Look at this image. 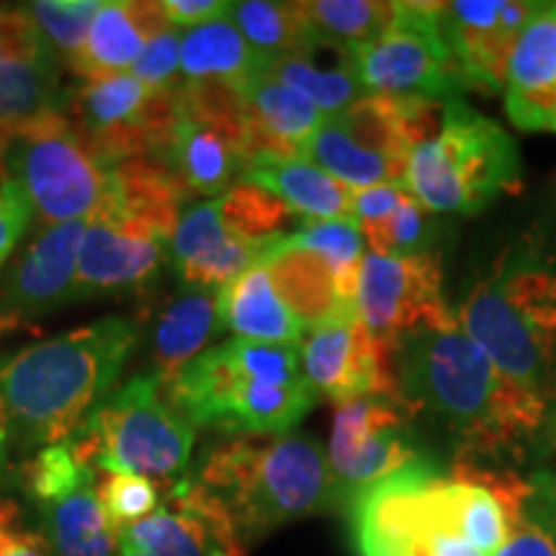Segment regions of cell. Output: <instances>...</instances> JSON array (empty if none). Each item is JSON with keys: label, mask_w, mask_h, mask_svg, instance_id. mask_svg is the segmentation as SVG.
<instances>
[{"label": "cell", "mask_w": 556, "mask_h": 556, "mask_svg": "<svg viewBox=\"0 0 556 556\" xmlns=\"http://www.w3.org/2000/svg\"><path fill=\"white\" fill-rule=\"evenodd\" d=\"M392 358L400 402L456 443L458 462L516 451L544 426V402L507 379L458 325L397 340Z\"/></svg>", "instance_id": "6da1fadb"}, {"label": "cell", "mask_w": 556, "mask_h": 556, "mask_svg": "<svg viewBox=\"0 0 556 556\" xmlns=\"http://www.w3.org/2000/svg\"><path fill=\"white\" fill-rule=\"evenodd\" d=\"M137 343V323L103 317L0 353V409L13 441L24 451L70 441L119 379Z\"/></svg>", "instance_id": "7a4b0ae2"}, {"label": "cell", "mask_w": 556, "mask_h": 556, "mask_svg": "<svg viewBox=\"0 0 556 556\" xmlns=\"http://www.w3.org/2000/svg\"><path fill=\"white\" fill-rule=\"evenodd\" d=\"M163 397L193 428L276 438L304 420L317 392L302 374L299 345L232 338L165 381Z\"/></svg>", "instance_id": "3957f363"}, {"label": "cell", "mask_w": 556, "mask_h": 556, "mask_svg": "<svg viewBox=\"0 0 556 556\" xmlns=\"http://www.w3.org/2000/svg\"><path fill=\"white\" fill-rule=\"evenodd\" d=\"M189 199L157 160L116 165L109 197L88 217L80 242L78 302L150 289L170 261Z\"/></svg>", "instance_id": "277c9868"}, {"label": "cell", "mask_w": 556, "mask_h": 556, "mask_svg": "<svg viewBox=\"0 0 556 556\" xmlns=\"http://www.w3.org/2000/svg\"><path fill=\"white\" fill-rule=\"evenodd\" d=\"M458 328L507 379L548 407L556 397V270L516 255L471 287L456 309Z\"/></svg>", "instance_id": "5b68a950"}, {"label": "cell", "mask_w": 556, "mask_h": 556, "mask_svg": "<svg viewBox=\"0 0 556 556\" xmlns=\"http://www.w3.org/2000/svg\"><path fill=\"white\" fill-rule=\"evenodd\" d=\"M197 479L227 507L245 541L336 507L328 454L312 435L222 443L204 456Z\"/></svg>", "instance_id": "8992f818"}, {"label": "cell", "mask_w": 556, "mask_h": 556, "mask_svg": "<svg viewBox=\"0 0 556 556\" xmlns=\"http://www.w3.org/2000/svg\"><path fill=\"white\" fill-rule=\"evenodd\" d=\"M523 168L516 139L464 99L446 101L430 137L413 150L405 189L433 214L482 212L518 189Z\"/></svg>", "instance_id": "52a82bcc"}, {"label": "cell", "mask_w": 556, "mask_h": 556, "mask_svg": "<svg viewBox=\"0 0 556 556\" xmlns=\"http://www.w3.org/2000/svg\"><path fill=\"white\" fill-rule=\"evenodd\" d=\"M193 441L197 428L168 405L163 381L148 371L103 397L67 443L83 467L168 486L189 467Z\"/></svg>", "instance_id": "ba28073f"}, {"label": "cell", "mask_w": 556, "mask_h": 556, "mask_svg": "<svg viewBox=\"0 0 556 556\" xmlns=\"http://www.w3.org/2000/svg\"><path fill=\"white\" fill-rule=\"evenodd\" d=\"M294 214L268 191L238 184L222 197L186 208L170 240V266L180 289L214 291L266 255L291 232Z\"/></svg>", "instance_id": "9c48e42d"}, {"label": "cell", "mask_w": 556, "mask_h": 556, "mask_svg": "<svg viewBox=\"0 0 556 556\" xmlns=\"http://www.w3.org/2000/svg\"><path fill=\"white\" fill-rule=\"evenodd\" d=\"M0 176L31 201L41 225L88 219L109 197L114 168L80 142L62 109L0 129Z\"/></svg>", "instance_id": "30bf717a"}, {"label": "cell", "mask_w": 556, "mask_h": 556, "mask_svg": "<svg viewBox=\"0 0 556 556\" xmlns=\"http://www.w3.org/2000/svg\"><path fill=\"white\" fill-rule=\"evenodd\" d=\"M441 106L366 96L343 114L325 116L304 150V160L353 191L405 184L409 155L435 131Z\"/></svg>", "instance_id": "8fae6325"}, {"label": "cell", "mask_w": 556, "mask_h": 556, "mask_svg": "<svg viewBox=\"0 0 556 556\" xmlns=\"http://www.w3.org/2000/svg\"><path fill=\"white\" fill-rule=\"evenodd\" d=\"M253 157L240 96L225 83H184L160 163L189 197H222L242 184Z\"/></svg>", "instance_id": "7c38bea8"}, {"label": "cell", "mask_w": 556, "mask_h": 556, "mask_svg": "<svg viewBox=\"0 0 556 556\" xmlns=\"http://www.w3.org/2000/svg\"><path fill=\"white\" fill-rule=\"evenodd\" d=\"M178 88L152 90L129 73L103 75L65 96L62 114L109 168L131 160L160 163L176 122Z\"/></svg>", "instance_id": "4fadbf2b"}, {"label": "cell", "mask_w": 556, "mask_h": 556, "mask_svg": "<svg viewBox=\"0 0 556 556\" xmlns=\"http://www.w3.org/2000/svg\"><path fill=\"white\" fill-rule=\"evenodd\" d=\"M351 54L368 96L446 103L467 90L441 29V3H397L392 24Z\"/></svg>", "instance_id": "5bb4252c"}, {"label": "cell", "mask_w": 556, "mask_h": 556, "mask_svg": "<svg viewBox=\"0 0 556 556\" xmlns=\"http://www.w3.org/2000/svg\"><path fill=\"white\" fill-rule=\"evenodd\" d=\"M353 307L366 330L389 348L415 332L458 325L456 312L443 294V266L438 253H366Z\"/></svg>", "instance_id": "9a60e30c"}, {"label": "cell", "mask_w": 556, "mask_h": 556, "mask_svg": "<svg viewBox=\"0 0 556 556\" xmlns=\"http://www.w3.org/2000/svg\"><path fill=\"white\" fill-rule=\"evenodd\" d=\"M417 456L420 451L415 446L413 415L397 394H377L338 405L328 448L336 507H343L358 490Z\"/></svg>", "instance_id": "2e32d148"}, {"label": "cell", "mask_w": 556, "mask_h": 556, "mask_svg": "<svg viewBox=\"0 0 556 556\" xmlns=\"http://www.w3.org/2000/svg\"><path fill=\"white\" fill-rule=\"evenodd\" d=\"M443 475L420 454L392 475L364 486L343 505L356 556H415L426 528L428 495Z\"/></svg>", "instance_id": "e0dca14e"}, {"label": "cell", "mask_w": 556, "mask_h": 556, "mask_svg": "<svg viewBox=\"0 0 556 556\" xmlns=\"http://www.w3.org/2000/svg\"><path fill=\"white\" fill-rule=\"evenodd\" d=\"M299 364L317 397L323 394L338 405L397 394L392 348L368 332L356 312L309 330V338L299 345Z\"/></svg>", "instance_id": "ac0fdd59"}, {"label": "cell", "mask_w": 556, "mask_h": 556, "mask_svg": "<svg viewBox=\"0 0 556 556\" xmlns=\"http://www.w3.org/2000/svg\"><path fill=\"white\" fill-rule=\"evenodd\" d=\"M144 556H245L248 541L227 507L197 477H180L163 490L150 518L122 533Z\"/></svg>", "instance_id": "d6986e66"}, {"label": "cell", "mask_w": 556, "mask_h": 556, "mask_svg": "<svg viewBox=\"0 0 556 556\" xmlns=\"http://www.w3.org/2000/svg\"><path fill=\"white\" fill-rule=\"evenodd\" d=\"M539 3L531 0H454L441 3V29L467 90L503 93L507 60Z\"/></svg>", "instance_id": "ffe728a7"}, {"label": "cell", "mask_w": 556, "mask_h": 556, "mask_svg": "<svg viewBox=\"0 0 556 556\" xmlns=\"http://www.w3.org/2000/svg\"><path fill=\"white\" fill-rule=\"evenodd\" d=\"M88 219L41 225L0 281V332L21 319L78 302V258Z\"/></svg>", "instance_id": "44dd1931"}, {"label": "cell", "mask_w": 556, "mask_h": 556, "mask_svg": "<svg viewBox=\"0 0 556 556\" xmlns=\"http://www.w3.org/2000/svg\"><path fill=\"white\" fill-rule=\"evenodd\" d=\"M507 119L523 131H556V3H539L505 73Z\"/></svg>", "instance_id": "7402d4cb"}, {"label": "cell", "mask_w": 556, "mask_h": 556, "mask_svg": "<svg viewBox=\"0 0 556 556\" xmlns=\"http://www.w3.org/2000/svg\"><path fill=\"white\" fill-rule=\"evenodd\" d=\"M238 96L253 157H304L312 135L325 119L315 103L263 70L240 83Z\"/></svg>", "instance_id": "603a6c76"}, {"label": "cell", "mask_w": 556, "mask_h": 556, "mask_svg": "<svg viewBox=\"0 0 556 556\" xmlns=\"http://www.w3.org/2000/svg\"><path fill=\"white\" fill-rule=\"evenodd\" d=\"M222 330L225 328L214 291L180 289L178 294L163 299L150 315L144 332L150 374H155L163 384L170 381L201 356Z\"/></svg>", "instance_id": "cb8c5ba5"}, {"label": "cell", "mask_w": 556, "mask_h": 556, "mask_svg": "<svg viewBox=\"0 0 556 556\" xmlns=\"http://www.w3.org/2000/svg\"><path fill=\"white\" fill-rule=\"evenodd\" d=\"M165 29H170V21L163 3H103L90 24L86 47L73 65L75 75L93 80L129 73L148 41Z\"/></svg>", "instance_id": "d4e9b609"}, {"label": "cell", "mask_w": 556, "mask_h": 556, "mask_svg": "<svg viewBox=\"0 0 556 556\" xmlns=\"http://www.w3.org/2000/svg\"><path fill=\"white\" fill-rule=\"evenodd\" d=\"M242 184H253L268 191L294 217H302L304 222H351L353 189L304 157L255 155L248 163Z\"/></svg>", "instance_id": "484cf974"}, {"label": "cell", "mask_w": 556, "mask_h": 556, "mask_svg": "<svg viewBox=\"0 0 556 556\" xmlns=\"http://www.w3.org/2000/svg\"><path fill=\"white\" fill-rule=\"evenodd\" d=\"M222 328L250 343L302 345L304 328L274 287L266 266H253L217 294Z\"/></svg>", "instance_id": "4316f807"}, {"label": "cell", "mask_w": 556, "mask_h": 556, "mask_svg": "<svg viewBox=\"0 0 556 556\" xmlns=\"http://www.w3.org/2000/svg\"><path fill=\"white\" fill-rule=\"evenodd\" d=\"M261 266H266L276 291L294 312L304 330H315L330 319L356 312V307L340 294L336 274L328 263L307 250L287 248L283 242H278Z\"/></svg>", "instance_id": "83f0119b"}, {"label": "cell", "mask_w": 556, "mask_h": 556, "mask_svg": "<svg viewBox=\"0 0 556 556\" xmlns=\"http://www.w3.org/2000/svg\"><path fill=\"white\" fill-rule=\"evenodd\" d=\"M45 533L54 556H119L122 533L96 495V475L50 505H41Z\"/></svg>", "instance_id": "f1b7e54d"}, {"label": "cell", "mask_w": 556, "mask_h": 556, "mask_svg": "<svg viewBox=\"0 0 556 556\" xmlns=\"http://www.w3.org/2000/svg\"><path fill=\"white\" fill-rule=\"evenodd\" d=\"M323 54L325 45L317 41L304 52L268 60L263 73L283 83V86L299 90L325 116H336L366 99L368 93L358 78L351 52L340 50L330 62H323Z\"/></svg>", "instance_id": "f546056e"}, {"label": "cell", "mask_w": 556, "mask_h": 556, "mask_svg": "<svg viewBox=\"0 0 556 556\" xmlns=\"http://www.w3.org/2000/svg\"><path fill=\"white\" fill-rule=\"evenodd\" d=\"M227 16L180 34V75L186 83H225L238 88L266 67Z\"/></svg>", "instance_id": "4dcf8cb0"}, {"label": "cell", "mask_w": 556, "mask_h": 556, "mask_svg": "<svg viewBox=\"0 0 556 556\" xmlns=\"http://www.w3.org/2000/svg\"><path fill=\"white\" fill-rule=\"evenodd\" d=\"M60 90V58L52 50L0 60V129L62 109Z\"/></svg>", "instance_id": "1f68e13d"}, {"label": "cell", "mask_w": 556, "mask_h": 556, "mask_svg": "<svg viewBox=\"0 0 556 556\" xmlns=\"http://www.w3.org/2000/svg\"><path fill=\"white\" fill-rule=\"evenodd\" d=\"M227 18L242 34V39L266 60L287 58L317 45L299 3L240 0L229 5Z\"/></svg>", "instance_id": "d6a6232c"}, {"label": "cell", "mask_w": 556, "mask_h": 556, "mask_svg": "<svg viewBox=\"0 0 556 556\" xmlns=\"http://www.w3.org/2000/svg\"><path fill=\"white\" fill-rule=\"evenodd\" d=\"M302 5L312 37L319 45L358 50L392 24L397 3L381 0H307Z\"/></svg>", "instance_id": "836d02e7"}, {"label": "cell", "mask_w": 556, "mask_h": 556, "mask_svg": "<svg viewBox=\"0 0 556 556\" xmlns=\"http://www.w3.org/2000/svg\"><path fill=\"white\" fill-rule=\"evenodd\" d=\"M287 248L307 250L328 263L336 274L338 289L348 302L353 304L358 287L361 263H364V238L358 227L348 219H330V222H302L296 229H291L287 238L281 240Z\"/></svg>", "instance_id": "e575fe53"}, {"label": "cell", "mask_w": 556, "mask_h": 556, "mask_svg": "<svg viewBox=\"0 0 556 556\" xmlns=\"http://www.w3.org/2000/svg\"><path fill=\"white\" fill-rule=\"evenodd\" d=\"M492 556H556V475L536 471L510 536Z\"/></svg>", "instance_id": "d590c367"}, {"label": "cell", "mask_w": 556, "mask_h": 556, "mask_svg": "<svg viewBox=\"0 0 556 556\" xmlns=\"http://www.w3.org/2000/svg\"><path fill=\"white\" fill-rule=\"evenodd\" d=\"M101 5V0H34L26 5V13L52 52L73 67L86 47L90 24Z\"/></svg>", "instance_id": "8d00e7d4"}, {"label": "cell", "mask_w": 556, "mask_h": 556, "mask_svg": "<svg viewBox=\"0 0 556 556\" xmlns=\"http://www.w3.org/2000/svg\"><path fill=\"white\" fill-rule=\"evenodd\" d=\"M438 214L428 212L420 201L409 197L392 217L379 225L358 229L368 245V253L377 255H420L433 253L438 240Z\"/></svg>", "instance_id": "74e56055"}, {"label": "cell", "mask_w": 556, "mask_h": 556, "mask_svg": "<svg viewBox=\"0 0 556 556\" xmlns=\"http://www.w3.org/2000/svg\"><path fill=\"white\" fill-rule=\"evenodd\" d=\"M90 475H96V471L83 467L78 458H75L73 448H70V443L65 441L58 443V446L39 448L34 458L21 464L18 484L26 492V497L37 507H41L67 495L70 490H75Z\"/></svg>", "instance_id": "f35d334b"}, {"label": "cell", "mask_w": 556, "mask_h": 556, "mask_svg": "<svg viewBox=\"0 0 556 556\" xmlns=\"http://www.w3.org/2000/svg\"><path fill=\"white\" fill-rule=\"evenodd\" d=\"M96 495H99L101 507L119 533L137 526L139 520L150 518L163 500V492L152 479L116 475V471L96 475Z\"/></svg>", "instance_id": "ab89813d"}, {"label": "cell", "mask_w": 556, "mask_h": 556, "mask_svg": "<svg viewBox=\"0 0 556 556\" xmlns=\"http://www.w3.org/2000/svg\"><path fill=\"white\" fill-rule=\"evenodd\" d=\"M139 83L152 90H173L184 86L180 78V29L170 26V29L155 34L148 41L135 67L129 70Z\"/></svg>", "instance_id": "60d3db41"}, {"label": "cell", "mask_w": 556, "mask_h": 556, "mask_svg": "<svg viewBox=\"0 0 556 556\" xmlns=\"http://www.w3.org/2000/svg\"><path fill=\"white\" fill-rule=\"evenodd\" d=\"M52 47L41 37L26 9L0 5V60L9 58H37Z\"/></svg>", "instance_id": "b9f144b4"}, {"label": "cell", "mask_w": 556, "mask_h": 556, "mask_svg": "<svg viewBox=\"0 0 556 556\" xmlns=\"http://www.w3.org/2000/svg\"><path fill=\"white\" fill-rule=\"evenodd\" d=\"M31 217L34 208L26 193L16 184H11L9 178L0 176V266L13 253V248L18 245V240L24 238V232L31 225Z\"/></svg>", "instance_id": "7bdbcfd3"}, {"label": "cell", "mask_w": 556, "mask_h": 556, "mask_svg": "<svg viewBox=\"0 0 556 556\" xmlns=\"http://www.w3.org/2000/svg\"><path fill=\"white\" fill-rule=\"evenodd\" d=\"M409 197H413V193H409L402 184L374 186V189L353 191L351 222L358 229L379 225V222L392 217Z\"/></svg>", "instance_id": "ee69618b"}, {"label": "cell", "mask_w": 556, "mask_h": 556, "mask_svg": "<svg viewBox=\"0 0 556 556\" xmlns=\"http://www.w3.org/2000/svg\"><path fill=\"white\" fill-rule=\"evenodd\" d=\"M0 556H52L47 539L21 526L18 507L0 500Z\"/></svg>", "instance_id": "f6af8a7d"}, {"label": "cell", "mask_w": 556, "mask_h": 556, "mask_svg": "<svg viewBox=\"0 0 556 556\" xmlns=\"http://www.w3.org/2000/svg\"><path fill=\"white\" fill-rule=\"evenodd\" d=\"M229 5L232 3H222V0H163L165 16L176 29H180V26L193 29V26L227 16Z\"/></svg>", "instance_id": "bcb514c9"}, {"label": "cell", "mask_w": 556, "mask_h": 556, "mask_svg": "<svg viewBox=\"0 0 556 556\" xmlns=\"http://www.w3.org/2000/svg\"><path fill=\"white\" fill-rule=\"evenodd\" d=\"M9 446H11V430L3 417V409H0V477H3L5 467H9Z\"/></svg>", "instance_id": "7dc6e473"}, {"label": "cell", "mask_w": 556, "mask_h": 556, "mask_svg": "<svg viewBox=\"0 0 556 556\" xmlns=\"http://www.w3.org/2000/svg\"><path fill=\"white\" fill-rule=\"evenodd\" d=\"M119 556H144V554H139L137 548H131L129 544H124V541H122V544H119Z\"/></svg>", "instance_id": "c3c4849f"}, {"label": "cell", "mask_w": 556, "mask_h": 556, "mask_svg": "<svg viewBox=\"0 0 556 556\" xmlns=\"http://www.w3.org/2000/svg\"><path fill=\"white\" fill-rule=\"evenodd\" d=\"M554 415H552V441H554V446H556V397H554Z\"/></svg>", "instance_id": "681fc988"}]
</instances>
